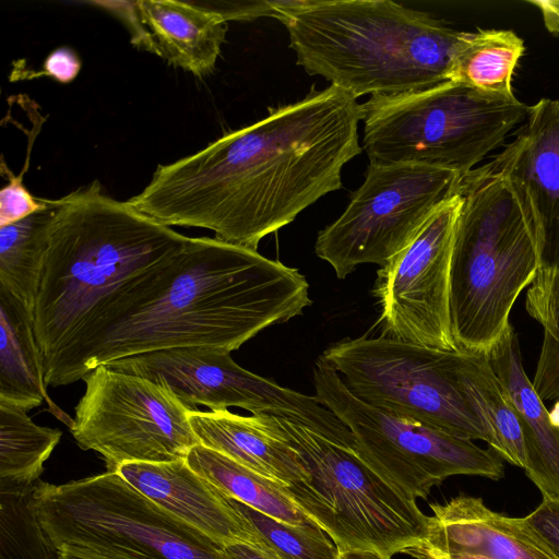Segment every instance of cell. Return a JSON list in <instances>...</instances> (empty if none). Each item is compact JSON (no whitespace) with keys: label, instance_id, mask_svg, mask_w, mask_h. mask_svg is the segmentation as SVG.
Returning <instances> with one entry per match:
<instances>
[{"label":"cell","instance_id":"cell-7","mask_svg":"<svg viewBox=\"0 0 559 559\" xmlns=\"http://www.w3.org/2000/svg\"><path fill=\"white\" fill-rule=\"evenodd\" d=\"M272 417L306 473L302 480L284 486L285 492L340 551L374 550L391 559L425 536L429 516L416 500L384 480L354 448Z\"/></svg>","mask_w":559,"mask_h":559},{"label":"cell","instance_id":"cell-26","mask_svg":"<svg viewBox=\"0 0 559 559\" xmlns=\"http://www.w3.org/2000/svg\"><path fill=\"white\" fill-rule=\"evenodd\" d=\"M62 432L35 424L27 412L0 400V489L33 488Z\"/></svg>","mask_w":559,"mask_h":559},{"label":"cell","instance_id":"cell-5","mask_svg":"<svg viewBox=\"0 0 559 559\" xmlns=\"http://www.w3.org/2000/svg\"><path fill=\"white\" fill-rule=\"evenodd\" d=\"M451 267L450 317L459 350L487 354L538 269L536 224L523 191L497 158L461 179Z\"/></svg>","mask_w":559,"mask_h":559},{"label":"cell","instance_id":"cell-2","mask_svg":"<svg viewBox=\"0 0 559 559\" xmlns=\"http://www.w3.org/2000/svg\"><path fill=\"white\" fill-rule=\"evenodd\" d=\"M311 302L297 269L257 250L189 237L180 251L102 300L44 365L45 381L67 385L98 366L168 348L231 353Z\"/></svg>","mask_w":559,"mask_h":559},{"label":"cell","instance_id":"cell-16","mask_svg":"<svg viewBox=\"0 0 559 559\" xmlns=\"http://www.w3.org/2000/svg\"><path fill=\"white\" fill-rule=\"evenodd\" d=\"M116 472L221 548L235 543L257 546L251 525L236 510L230 498L193 471L186 459L124 463Z\"/></svg>","mask_w":559,"mask_h":559},{"label":"cell","instance_id":"cell-31","mask_svg":"<svg viewBox=\"0 0 559 559\" xmlns=\"http://www.w3.org/2000/svg\"><path fill=\"white\" fill-rule=\"evenodd\" d=\"M23 174H9V183L0 191V227L16 223L36 213L45 205L34 198L23 183Z\"/></svg>","mask_w":559,"mask_h":559},{"label":"cell","instance_id":"cell-29","mask_svg":"<svg viewBox=\"0 0 559 559\" xmlns=\"http://www.w3.org/2000/svg\"><path fill=\"white\" fill-rule=\"evenodd\" d=\"M526 310L559 342V273L538 271L526 294Z\"/></svg>","mask_w":559,"mask_h":559},{"label":"cell","instance_id":"cell-14","mask_svg":"<svg viewBox=\"0 0 559 559\" xmlns=\"http://www.w3.org/2000/svg\"><path fill=\"white\" fill-rule=\"evenodd\" d=\"M460 207L442 203L414 240L377 271L372 295L382 335L442 350H459L450 317V267Z\"/></svg>","mask_w":559,"mask_h":559},{"label":"cell","instance_id":"cell-30","mask_svg":"<svg viewBox=\"0 0 559 559\" xmlns=\"http://www.w3.org/2000/svg\"><path fill=\"white\" fill-rule=\"evenodd\" d=\"M518 525L556 559H559V499L543 498L528 515L515 518Z\"/></svg>","mask_w":559,"mask_h":559},{"label":"cell","instance_id":"cell-38","mask_svg":"<svg viewBox=\"0 0 559 559\" xmlns=\"http://www.w3.org/2000/svg\"><path fill=\"white\" fill-rule=\"evenodd\" d=\"M549 418L555 426L559 427V400L549 412Z\"/></svg>","mask_w":559,"mask_h":559},{"label":"cell","instance_id":"cell-10","mask_svg":"<svg viewBox=\"0 0 559 559\" xmlns=\"http://www.w3.org/2000/svg\"><path fill=\"white\" fill-rule=\"evenodd\" d=\"M312 380L313 396L348 427L356 453L405 496L426 499L433 486L453 475L503 477L499 457L472 440L356 397L322 355L314 362Z\"/></svg>","mask_w":559,"mask_h":559},{"label":"cell","instance_id":"cell-35","mask_svg":"<svg viewBox=\"0 0 559 559\" xmlns=\"http://www.w3.org/2000/svg\"><path fill=\"white\" fill-rule=\"evenodd\" d=\"M218 559H273L260 548L247 544L235 543L222 548Z\"/></svg>","mask_w":559,"mask_h":559},{"label":"cell","instance_id":"cell-25","mask_svg":"<svg viewBox=\"0 0 559 559\" xmlns=\"http://www.w3.org/2000/svg\"><path fill=\"white\" fill-rule=\"evenodd\" d=\"M58 205V199L45 200L36 213L0 227V286L32 312Z\"/></svg>","mask_w":559,"mask_h":559},{"label":"cell","instance_id":"cell-32","mask_svg":"<svg viewBox=\"0 0 559 559\" xmlns=\"http://www.w3.org/2000/svg\"><path fill=\"white\" fill-rule=\"evenodd\" d=\"M532 384L543 402L559 400V342L547 334Z\"/></svg>","mask_w":559,"mask_h":559},{"label":"cell","instance_id":"cell-18","mask_svg":"<svg viewBox=\"0 0 559 559\" xmlns=\"http://www.w3.org/2000/svg\"><path fill=\"white\" fill-rule=\"evenodd\" d=\"M140 34L135 46L197 78L211 74L226 39V21L202 1H133Z\"/></svg>","mask_w":559,"mask_h":559},{"label":"cell","instance_id":"cell-11","mask_svg":"<svg viewBox=\"0 0 559 559\" xmlns=\"http://www.w3.org/2000/svg\"><path fill=\"white\" fill-rule=\"evenodd\" d=\"M462 177L423 164L370 163L344 213L318 234L316 254L341 280L360 264L385 265L457 194Z\"/></svg>","mask_w":559,"mask_h":559},{"label":"cell","instance_id":"cell-6","mask_svg":"<svg viewBox=\"0 0 559 559\" xmlns=\"http://www.w3.org/2000/svg\"><path fill=\"white\" fill-rule=\"evenodd\" d=\"M515 96L479 92L455 81L361 104L362 150L371 164L413 163L464 176L526 119Z\"/></svg>","mask_w":559,"mask_h":559},{"label":"cell","instance_id":"cell-22","mask_svg":"<svg viewBox=\"0 0 559 559\" xmlns=\"http://www.w3.org/2000/svg\"><path fill=\"white\" fill-rule=\"evenodd\" d=\"M186 460L193 471L211 481L228 498L236 499L285 523L316 524L285 492L284 485L218 452L199 444L191 449Z\"/></svg>","mask_w":559,"mask_h":559},{"label":"cell","instance_id":"cell-37","mask_svg":"<svg viewBox=\"0 0 559 559\" xmlns=\"http://www.w3.org/2000/svg\"><path fill=\"white\" fill-rule=\"evenodd\" d=\"M337 559H388L374 550H344L340 551Z\"/></svg>","mask_w":559,"mask_h":559},{"label":"cell","instance_id":"cell-34","mask_svg":"<svg viewBox=\"0 0 559 559\" xmlns=\"http://www.w3.org/2000/svg\"><path fill=\"white\" fill-rule=\"evenodd\" d=\"M55 559H152L112 547L62 545L55 550Z\"/></svg>","mask_w":559,"mask_h":559},{"label":"cell","instance_id":"cell-27","mask_svg":"<svg viewBox=\"0 0 559 559\" xmlns=\"http://www.w3.org/2000/svg\"><path fill=\"white\" fill-rule=\"evenodd\" d=\"M236 510L249 522L257 546L273 559H337L340 550L318 525H296L278 521L236 499Z\"/></svg>","mask_w":559,"mask_h":559},{"label":"cell","instance_id":"cell-36","mask_svg":"<svg viewBox=\"0 0 559 559\" xmlns=\"http://www.w3.org/2000/svg\"><path fill=\"white\" fill-rule=\"evenodd\" d=\"M543 16V22L548 32L559 35V0H532Z\"/></svg>","mask_w":559,"mask_h":559},{"label":"cell","instance_id":"cell-15","mask_svg":"<svg viewBox=\"0 0 559 559\" xmlns=\"http://www.w3.org/2000/svg\"><path fill=\"white\" fill-rule=\"evenodd\" d=\"M496 158L532 207L538 271L559 273V99L531 106L526 123Z\"/></svg>","mask_w":559,"mask_h":559},{"label":"cell","instance_id":"cell-33","mask_svg":"<svg viewBox=\"0 0 559 559\" xmlns=\"http://www.w3.org/2000/svg\"><path fill=\"white\" fill-rule=\"evenodd\" d=\"M81 70L78 53L69 47H60L51 51L44 61L43 69L32 72L26 79L49 76L60 83L72 82Z\"/></svg>","mask_w":559,"mask_h":559},{"label":"cell","instance_id":"cell-24","mask_svg":"<svg viewBox=\"0 0 559 559\" xmlns=\"http://www.w3.org/2000/svg\"><path fill=\"white\" fill-rule=\"evenodd\" d=\"M461 379L467 397L489 433V445L504 460L525 469L521 424L487 355L463 352Z\"/></svg>","mask_w":559,"mask_h":559},{"label":"cell","instance_id":"cell-4","mask_svg":"<svg viewBox=\"0 0 559 559\" xmlns=\"http://www.w3.org/2000/svg\"><path fill=\"white\" fill-rule=\"evenodd\" d=\"M58 201L32 312L44 365L102 300L189 238L109 197L97 180Z\"/></svg>","mask_w":559,"mask_h":559},{"label":"cell","instance_id":"cell-20","mask_svg":"<svg viewBox=\"0 0 559 559\" xmlns=\"http://www.w3.org/2000/svg\"><path fill=\"white\" fill-rule=\"evenodd\" d=\"M200 444L284 486L306 478L296 451L266 414L242 416L226 411L189 412Z\"/></svg>","mask_w":559,"mask_h":559},{"label":"cell","instance_id":"cell-13","mask_svg":"<svg viewBox=\"0 0 559 559\" xmlns=\"http://www.w3.org/2000/svg\"><path fill=\"white\" fill-rule=\"evenodd\" d=\"M110 369L150 380L171 392L189 411L240 407L305 426L346 445L348 427L312 395L278 385L240 367L230 353L204 346L177 347L124 357Z\"/></svg>","mask_w":559,"mask_h":559},{"label":"cell","instance_id":"cell-1","mask_svg":"<svg viewBox=\"0 0 559 559\" xmlns=\"http://www.w3.org/2000/svg\"><path fill=\"white\" fill-rule=\"evenodd\" d=\"M361 104L334 85L272 109L195 154L158 165L127 202L166 226L210 229L252 250L329 192L359 155Z\"/></svg>","mask_w":559,"mask_h":559},{"label":"cell","instance_id":"cell-8","mask_svg":"<svg viewBox=\"0 0 559 559\" xmlns=\"http://www.w3.org/2000/svg\"><path fill=\"white\" fill-rule=\"evenodd\" d=\"M33 502L53 552L62 545H79L152 559H218L222 551L116 471L62 485L38 480Z\"/></svg>","mask_w":559,"mask_h":559},{"label":"cell","instance_id":"cell-9","mask_svg":"<svg viewBox=\"0 0 559 559\" xmlns=\"http://www.w3.org/2000/svg\"><path fill=\"white\" fill-rule=\"evenodd\" d=\"M322 357L365 403L489 444V433L463 389V352L381 335L343 338Z\"/></svg>","mask_w":559,"mask_h":559},{"label":"cell","instance_id":"cell-12","mask_svg":"<svg viewBox=\"0 0 559 559\" xmlns=\"http://www.w3.org/2000/svg\"><path fill=\"white\" fill-rule=\"evenodd\" d=\"M82 380L85 391L69 430L81 449L103 457L108 472L124 463L183 460L200 444L191 411L167 389L106 365Z\"/></svg>","mask_w":559,"mask_h":559},{"label":"cell","instance_id":"cell-21","mask_svg":"<svg viewBox=\"0 0 559 559\" xmlns=\"http://www.w3.org/2000/svg\"><path fill=\"white\" fill-rule=\"evenodd\" d=\"M0 400L24 411L43 402L70 429L67 413L48 396L44 361L36 341L31 309L0 286Z\"/></svg>","mask_w":559,"mask_h":559},{"label":"cell","instance_id":"cell-3","mask_svg":"<svg viewBox=\"0 0 559 559\" xmlns=\"http://www.w3.org/2000/svg\"><path fill=\"white\" fill-rule=\"evenodd\" d=\"M298 66L356 98L417 92L450 80L462 32L390 0L281 1Z\"/></svg>","mask_w":559,"mask_h":559},{"label":"cell","instance_id":"cell-17","mask_svg":"<svg viewBox=\"0 0 559 559\" xmlns=\"http://www.w3.org/2000/svg\"><path fill=\"white\" fill-rule=\"evenodd\" d=\"M425 536L402 554L473 555L486 559H556L526 534L515 518L487 508L480 498L459 496L431 503Z\"/></svg>","mask_w":559,"mask_h":559},{"label":"cell","instance_id":"cell-28","mask_svg":"<svg viewBox=\"0 0 559 559\" xmlns=\"http://www.w3.org/2000/svg\"><path fill=\"white\" fill-rule=\"evenodd\" d=\"M33 488L0 489V559H52L38 521Z\"/></svg>","mask_w":559,"mask_h":559},{"label":"cell","instance_id":"cell-23","mask_svg":"<svg viewBox=\"0 0 559 559\" xmlns=\"http://www.w3.org/2000/svg\"><path fill=\"white\" fill-rule=\"evenodd\" d=\"M521 37L510 29L462 32L450 80L479 92L512 97V76L524 53Z\"/></svg>","mask_w":559,"mask_h":559},{"label":"cell","instance_id":"cell-19","mask_svg":"<svg viewBox=\"0 0 559 559\" xmlns=\"http://www.w3.org/2000/svg\"><path fill=\"white\" fill-rule=\"evenodd\" d=\"M521 424L526 454L525 473L543 498L559 499V427L527 378L519 340L510 324L486 354Z\"/></svg>","mask_w":559,"mask_h":559}]
</instances>
